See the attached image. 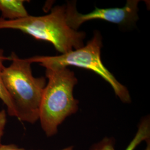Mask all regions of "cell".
I'll use <instances>...</instances> for the list:
<instances>
[{
	"mask_svg": "<svg viewBox=\"0 0 150 150\" xmlns=\"http://www.w3.org/2000/svg\"><path fill=\"white\" fill-rule=\"evenodd\" d=\"M73 147L71 146L62 150H72ZM0 150H26L19 148L15 145H0Z\"/></svg>",
	"mask_w": 150,
	"mask_h": 150,
	"instance_id": "cell-10",
	"label": "cell"
},
{
	"mask_svg": "<svg viewBox=\"0 0 150 150\" xmlns=\"http://www.w3.org/2000/svg\"><path fill=\"white\" fill-rule=\"evenodd\" d=\"M48 82L43 90L39 120L47 136L57 132V128L66 117L76 112L79 101L74 97V88L78 80L68 67L46 64Z\"/></svg>",
	"mask_w": 150,
	"mask_h": 150,
	"instance_id": "cell-1",
	"label": "cell"
},
{
	"mask_svg": "<svg viewBox=\"0 0 150 150\" xmlns=\"http://www.w3.org/2000/svg\"><path fill=\"white\" fill-rule=\"evenodd\" d=\"M102 37L98 31H95L93 38L85 46L59 56H35L27 59L31 63L57 64L69 67L74 66L91 70L100 76L112 87L116 95L123 103H130L131 99L127 87L119 82L111 72L104 66L101 59Z\"/></svg>",
	"mask_w": 150,
	"mask_h": 150,
	"instance_id": "cell-4",
	"label": "cell"
},
{
	"mask_svg": "<svg viewBox=\"0 0 150 150\" xmlns=\"http://www.w3.org/2000/svg\"><path fill=\"white\" fill-rule=\"evenodd\" d=\"M23 0H0L2 18L6 20H16L29 15L24 6Z\"/></svg>",
	"mask_w": 150,
	"mask_h": 150,
	"instance_id": "cell-7",
	"label": "cell"
},
{
	"mask_svg": "<svg viewBox=\"0 0 150 150\" xmlns=\"http://www.w3.org/2000/svg\"><path fill=\"white\" fill-rule=\"evenodd\" d=\"M10 60L9 57H6L4 54V50L0 48V99L5 103L7 108V111L9 115L15 117V111L11 98L6 90L2 81V72L5 68L4 62L6 61Z\"/></svg>",
	"mask_w": 150,
	"mask_h": 150,
	"instance_id": "cell-8",
	"label": "cell"
},
{
	"mask_svg": "<svg viewBox=\"0 0 150 150\" xmlns=\"http://www.w3.org/2000/svg\"><path fill=\"white\" fill-rule=\"evenodd\" d=\"M20 30L36 40L52 43L61 54L84 46L86 33L76 31L68 25L66 5L56 6L44 16L28 15L21 19L10 21L0 17V30Z\"/></svg>",
	"mask_w": 150,
	"mask_h": 150,
	"instance_id": "cell-3",
	"label": "cell"
},
{
	"mask_svg": "<svg viewBox=\"0 0 150 150\" xmlns=\"http://www.w3.org/2000/svg\"><path fill=\"white\" fill-rule=\"evenodd\" d=\"M150 119L147 117L142 119L139 123V129L134 139L132 140L125 150H134L137 146L144 140H147L150 137ZM91 150H115L113 141L105 137L104 139L94 145Z\"/></svg>",
	"mask_w": 150,
	"mask_h": 150,
	"instance_id": "cell-6",
	"label": "cell"
},
{
	"mask_svg": "<svg viewBox=\"0 0 150 150\" xmlns=\"http://www.w3.org/2000/svg\"><path fill=\"white\" fill-rule=\"evenodd\" d=\"M139 0H127L126 5L121 8L95 9L86 14L79 13L76 8V2L69 1L66 4V18L68 25L72 29L78 31L81 25L91 20H103L122 26L135 25L139 20Z\"/></svg>",
	"mask_w": 150,
	"mask_h": 150,
	"instance_id": "cell-5",
	"label": "cell"
},
{
	"mask_svg": "<svg viewBox=\"0 0 150 150\" xmlns=\"http://www.w3.org/2000/svg\"><path fill=\"white\" fill-rule=\"evenodd\" d=\"M146 150H150V146L149 145V146H147V148L146 149Z\"/></svg>",
	"mask_w": 150,
	"mask_h": 150,
	"instance_id": "cell-11",
	"label": "cell"
},
{
	"mask_svg": "<svg viewBox=\"0 0 150 150\" xmlns=\"http://www.w3.org/2000/svg\"><path fill=\"white\" fill-rule=\"evenodd\" d=\"M6 121L7 118L6 111L4 110H2L0 111V142L1 137L4 134V131L5 127Z\"/></svg>",
	"mask_w": 150,
	"mask_h": 150,
	"instance_id": "cell-9",
	"label": "cell"
},
{
	"mask_svg": "<svg viewBox=\"0 0 150 150\" xmlns=\"http://www.w3.org/2000/svg\"><path fill=\"white\" fill-rule=\"evenodd\" d=\"M9 57L11 64L5 67L2 81L14 106L15 117L21 121L35 123L39 120L46 79L33 76L32 63L27 59L20 58L14 52Z\"/></svg>",
	"mask_w": 150,
	"mask_h": 150,
	"instance_id": "cell-2",
	"label": "cell"
}]
</instances>
